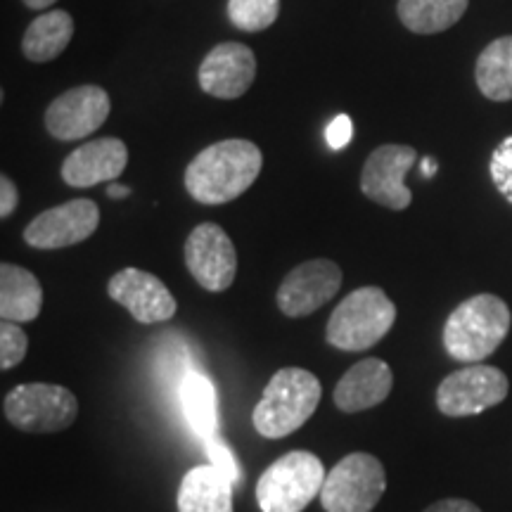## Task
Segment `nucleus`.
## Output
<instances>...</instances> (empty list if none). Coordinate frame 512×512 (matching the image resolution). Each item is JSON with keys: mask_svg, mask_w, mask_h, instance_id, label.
<instances>
[{"mask_svg": "<svg viewBox=\"0 0 512 512\" xmlns=\"http://www.w3.org/2000/svg\"><path fill=\"white\" fill-rule=\"evenodd\" d=\"M264 157L249 140L230 138L209 145L185 169V190L195 202L216 207L238 200L261 174Z\"/></svg>", "mask_w": 512, "mask_h": 512, "instance_id": "nucleus-1", "label": "nucleus"}, {"mask_svg": "<svg viewBox=\"0 0 512 512\" xmlns=\"http://www.w3.org/2000/svg\"><path fill=\"white\" fill-rule=\"evenodd\" d=\"M323 387L320 380L304 368L278 370L266 389L261 392L259 403L254 406V430L264 439H285L316 413Z\"/></svg>", "mask_w": 512, "mask_h": 512, "instance_id": "nucleus-2", "label": "nucleus"}, {"mask_svg": "<svg viewBox=\"0 0 512 512\" xmlns=\"http://www.w3.org/2000/svg\"><path fill=\"white\" fill-rule=\"evenodd\" d=\"M510 309L496 294H477L456 306L444 325V349L453 361L479 363L501 347L510 332Z\"/></svg>", "mask_w": 512, "mask_h": 512, "instance_id": "nucleus-3", "label": "nucleus"}, {"mask_svg": "<svg viewBox=\"0 0 512 512\" xmlns=\"http://www.w3.org/2000/svg\"><path fill=\"white\" fill-rule=\"evenodd\" d=\"M396 306L382 287H358L332 311L325 339L339 351H366L394 328Z\"/></svg>", "mask_w": 512, "mask_h": 512, "instance_id": "nucleus-4", "label": "nucleus"}, {"mask_svg": "<svg viewBox=\"0 0 512 512\" xmlns=\"http://www.w3.org/2000/svg\"><path fill=\"white\" fill-rule=\"evenodd\" d=\"M325 472L318 456L290 451L264 470L256 482V505L261 512H304L323 491Z\"/></svg>", "mask_w": 512, "mask_h": 512, "instance_id": "nucleus-5", "label": "nucleus"}, {"mask_svg": "<svg viewBox=\"0 0 512 512\" xmlns=\"http://www.w3.org/2000/svg\"><path fill=\"white\" fill-rule=\"evenodd\" d=\"M5 418L27 434H53L74 425L79 401L62 384L29 382L17 384L3 401Z\"/></svg>", "mask_w": 512, "mask_h": 512, "instance_id": "nucleus-6", "label": "nucleus"}, {"mask_svg": "<svg viewBox=\"0 0 512 512\" xmlns=\"http://www.w3.org/2000/svg\"><path fill=\"white\" fill-rule=\"evenodd\" d=\"M387 491L384 465L370 453H349L332 467L320 491L325 512H373Z\"/></svg>", "mask_w": 512, "mask_h": 512, "instance_id": "nucleus-7", "label": "nucleus"}, {"mask_svg": "<svg viewBox=\"0 0 512 512\" xmlns=\"http://www.w3.org/2000/svg\"><path fill=\"white\" fill-rule=\"evenodd\" d=\"M508 389L510 384L503 370L472 363L441 380L437 408L446 418H470L503 403Z\"/></svg>", "mask_w": 512, "mask_h": 512, "instance_id": "nucleus-8", "label": "nucleus"}, {"mask_svg": "<svg viewBox=\"0 0 512 512\" xmlns=\"http://www.w3.org/2000/svg\"><path fill=\"white\" fill-rule=\"evenodd\" d=\"M185 266L207 292H226L238 275V252L221 226L200 223L185 240Z\"/></svg>", "mask_w": 512, "mask_h": 512, "instance_id": "nucleus-9", "label": "nucleus"}, {"mask_svg": "<svg viewBox=\"0 0 512 512\" xmlns=\"http://www.w3.org/2000/svg\"><path fill=\"white\" fill-rule=\"evenodd\" d=\"M418 152L411 145H380L370 152L361 171V192L392 211L411 207L413 192L406 188V174L413 169Z\"/></svg>", "mask_w": 512, "mask_h": 512, "instance_id": "nucleus-10", "label": "nucleus"}, {"mask_svg": "<svg viewBox=\"0 0 512 512\" xmlns=\"http://www.w3.org/2000/svg\"><path fill=\"white\" fill-rule=\"evenodd\" d=\"M342 287V268L330 259H311L294 266L278 287L275 302L290 318L311 316L323 309Z\"/></svg>", "mask_w": 512, "mask_h": 512, "instance_id": "nucleus-11", "label": "nucleus"}, {"mask_svg": "<svg viewBox=\"0 0 512 512\" xmlns=\"http://www.w3.org/2000/svg\"><path fill=\"white\" fill-rule=\"evenodd\" d=\"M100 226L93 200H72L46 209L24 228V242L34 249H64L86 242Z\"/></svg>", "mask_w": 512, "mask_h": 512, "instance_id": "nucleus-12", "label": "nucleus"}, {"mask_svg": "<svg viewBox=\"0 0 512 512\" xmlns=\"http://www.w3.org/2000/svg\"><path fill=\"white\" fill-rule=\"evenodd\" d=\"M110 95L100 86H79L55 98L46 110V128L55 140H81L110 117Z\"/></svg>", "mask_w": 512, "mask_h": 512, "instance_id": "nucleus-13", "label": "nucleus"}, {"mask_svg": "<svg viewBox=\"0 0 512 512\" xmlns=\"http://www.w3.org/2000/svg\"><path fill=\"white\" fill-rule=\"evenodd\" d=\"M107 294L143 325L166 323L176 316L178 309L174 294L157 275L133 266L112 275Z\"/></svg>", "mask_w": 512, "mask_h": 512, "instance_id": "nucleus-14", "label": "nucleus"}, {"mask_svg": "<svg viewBox=\"0 0 512 512\" xmlns=\"http://www.w3.org/2000/svg\"><path fill=\"white\" fill-rule=\"evenodd\" d=\"M256 79V55L242 43H219L204 57L197 72L200 88L211 98H242Z\"/></svg>", "mask_w": 512, "mask_h": 512, "instance_id": "nucleus-15", "label": "nucleus"}, {"mask_svg": "<svg viewBox=\"0 0 512 512\" xmlns=\"http://www.w3.org/2000/svg\"><path fill=\"white\" fill-rule=\"evenodd\" d=\"M128 147L119 138H98L76 147L62 162V181L69 188H93L124 174Z\"/></svg>", "mask_w": 512, "mask_h": 512, "instance_id": "nucleus-16", "label": "nucleus"}, {"mask_svg": "<svg viewBox=\"0 0 512 512\" xmlns=\"http://www.w3.org/2000/svg\"><path fill=\"white\" fill-rule=\"evenodd\" d=\"M394 387V373L382 358H363L351 366L342 380L337 382L335 406L342 413H361L368 408L380 406L384 399H389Z\"/></svg>", "mask_w": 512, "mask_h": 512, "instance_id": "nucleus-17", "label": "nucleus"}, {"mask_svg": "<svg viewBox=\"0 0 512 512\" xmlns=\"http://www.w3.org/2000/svg\"><path fill=\"white\" fill-rule=\"evenodd\" d=\"M233 486L214 465L192 467L178 486V512H233Z\"/></svg>", "mask_w": 512, "mask_h": 512, "instance_id": "nucleus-18", "label": "nucleus"}, {"mask_svg": "<svg viewBox=\"0 0 512 512\" xmlns=\"http://www.w3.org/2000/svg\"><path fill=\"white\" fill-rule=\"evenodd\" d=\"M43 309V287L27 268L0 264V318L31 323Z\"/></svg>", "mask_w": 512, "mask_h": 512, "instance_id": "nucleus-19", "label": "nucleus"}, {"mask_svg": "<svg viewBox=\"0 0 512 512\" xmlns=\"http://www.w3.org/2000/svg\"><path fill=\"white\" fill-rule=\"evenodd\" d=\"M74 36V19L64 10H48L24 31L22 53L31 62H50L67 50Z\"/></svg>", "mask_w": 512, "mask_h": 512, "instance_id": "nucleus-20", "label": "nucleus"}, {"mask_svg": "<svg viewBox=\"0 0 512 512\" xmlns=\"http://www.w3.org/2000/svg\"><path fill=\"white\" fill-rule=\"evenodd\" d=\"M181 406L185 420L190 422L192 430L200 434L202 441L216 437V430H219V396H216V387L207 375L190 370L183 377Z\"/></svg>", "mask_w": 512, "mask_h": 512, "instance_id": "nucleus-21", "label": "nucleus"}, {"mask_svg": "<svg viewBox=\"0 0 512 512\" xmlns=\"http://www.w3.org/2000/svg\"><path fill=\"white\" fill-rule=\"evenodd\" d=\"M470 0H399L401 24L413 34H439L451 29L465 15Z\"/></svg>", "mask_w": 512, "mask_h": 512, "instance_id": "nucleus-22", "label": "nucleus"}, {"mask_svg": "<svg viewBox=\"0 0 512 512\" xmlns=\"http://www.w3.org/2000/svg\"><path fill=\"white\" fill-rule=\"evenodd\" d=\"M475 79L484 98L494 102L512 100V36H501L479 55Z\"/></svg>", "mask_w": 512, "mask_h": 512, "instance_id": "nucleus-23", "label": "nucleus"}, {"mask_svg": "<svg viewBox=\"0 0 512 512\" xmlns=\"http://www.w3.org/2000/svg\"><path fill=\"white\" fill-rule=\"evenodd\" d=\"M280 15V0H228V17L249 34L264 31Z\"/></svg>", "mask_w": 512, "mask_h": 512, "instance_id": "nucleus-24", "label": "nucleus"}, {"mask_svg": "<svg viewBox=\"0 0 512 512\" xmlns=\"http://www.w3.org/2000/svg\"><path fill=\"white\" fill-rule=\"evenodd\" d=\"M29 349V337L27 332L19 328L17 323L3 320L0 323V368L10 370L19 366L27 356Z\"/></svg>", "mask_w": 512, "mask_h": 512, "instance_id": "nucleus-25", "label": "nucleus"}, {"mask_svg": "<svg viewBox=\"0 0 512 512\" xmlns=\"http://www.w3.org/2000/svg\"><path fill=\"white\" fill-rule=\"evenodd\" d=\"M202 444H204V453H207L209 458V465H214L216 470L223 472L230 482L238 486L242 482V467L238 463V458H235L233 448H230L221 437H209L204 439Z\"/></svg>", "mask_w": 512, "mask_h": 512, "instance_id": "nucleus-26", "label": "nucleus"}, {"mask_svg": "<svg viewBox=\"0 0 512 512\" xmlns=\"http://www.w3.org/2000/svg\"><path fill=\"white\" fill-rule=\"evenodd\" d=\"M489 171L496 190L512 204V136L505 138L494 150Z\"/></svg>", "mask_w": 512, "mask_h": 512, "instance_id": "nucleus-27", "label": "nucleus"}, {"mask_svg": "<svg viewBox=\"0 0 512 512\" xmlns=\"http://www.w3.org/2000/svg\"><path fill=\"white\" fill-rule=\"evenodd\" d=\"M325 138H328V145L332 150H344V147L351 143V138H354V121H351L347 114H337V117L330 121Z\"/></svg>", "mask_w": 512, "mask_h": 512, "instance_id": "nucleus-28", "label": "nucleus"}, {"mask_svg": "<svg viewBox=\"0 0 512 512\" xmlns=\"http://www.w3.org/2000/svg\"><path fill=\"white\" fill-rule=\"evenodd\" d=\"M17 204H19L17 185L12 183L8 176H0V216H3V219H10V216L15 214Z\"/></svg>", "mask_w": 512, "mask_h": 512, "instance_id": "nucleus-29", "label": "nucleus"}, {"mask_svg": "<svg viewBox=\"0 0 512 512\" xmlns=\"http://www.w3.org/2000/svg\"><path fill=\"white\" fill-rule=\"evenodd\" d=\"M425 512H482L472 501L465 498H444V501L432 503Z\"/></svg>", "mask_w": 512, "mask_h": 512, "instance_id": "nucleus-30", "label": "nucleus"}, {"mask_svg": "<svg viewBox=\"0 0 512 512\" xmlns=\"http://www.w3.org/2000/svg\"><path fill=\"white\" fill-rule=\"evenodd\" d=\"M107 195H110L112 200H124V197L131 195V188H126V185H117V183H112L110 188H107Z\"/></svg>", "mask_w": 512, "mask_h": 512, "instance_id": "nucleus-31", "label": "nucleus"}, {"mask_svg": "<svg viewBox=\"0 0 512 512\" xmlns=\"http://www.w3.org/2000/svg\"><path fill=\"white\" fill-rule=\"evenodd\" d=\"M57 0H24V5L31 10H48L50 5H55Z\"/></svg>", "mask_w": 512, "mask_h": 512, "instance_id": "nucleus-32", "label": "nucleus"}, {"mask_svg": "<svg viewBox=\"0 0 512 512\" xmlns=\"http://www.w3.org/2000/svg\"><path fill=\"white\" fill-rule=\"evenodd\" d=\"M422 174L425 176L437 174V162H434V159H425V162H422Z\"/></svg>", "mask_w": 512, "mask_h": 512, "instance_id": "nucleus-33", "label": "nucleus"}]
</instances>
